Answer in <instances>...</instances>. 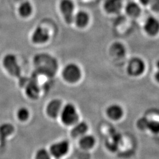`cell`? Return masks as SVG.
I'll list each match as a JSON object with an SVG mask.
<instances>
[{"mask_svg":"<svg viewBox=\"0 0 159 159\" xmlns=\"http://www.w3.org/2000/svg\"><path fill=\"white\" fill-rule=\"evenodd\" d=\"M3 65L12 76L21 77V68L17 63V58L12 54H8L3 58Z\"/></svg>","mask_w":159,"mask_h":159,"instance_id":"cell-1","label":"cell"},{"mask_svg":"<svg viewBox=\"0 0 159 159\" xmlns=\"http://www.w3.org/2000/svg\"><path fill=\"white\" fill-rule=\"evenodd\" d=\"M123 6L122 0H106L104 2V10L110 14L118 13Z\"/></svg>","mask_w":159,"mask_h":159,"instance_id":"cell-9","label":"cell"},{"mask_svg":"<svg viewBox=\"0 0 159 159\" xmlns=\"http://www.w3.org/2000/svg\"><path fill=\"white\" fill-rule=\"evenodd\" d=\"M61 102L58 100H53L47 106V112L51 117H56L60 113Z\"/></svg>","mask_w":159,"mask_h":159,"instance_id":"cell-12","label":"cell"},{"mask_svg":"<svg viewBox=\"0 0 159 159\" xmlns=\"http://www.w3.org/2000/svg\"><path fill=\"white\" fill-rule=\"evenodd\" d=\"M140 2L143 6H147L149 5L151 2V0H139Z\"/></svg>","mask_w":159,"mask_h":159,"instance_id":"cell-26","label":"cell"},{"mask_svg":"<svg viewBox=\"0 0 159 159\" xmlns=\"http://www.w3.org/2000/svg\"><path fill=\"white\" fill-rule=\"evenodd\" d=\"M147 130L150 131L152 133L157 134L159 133V121L157 120H148Z\"/></svg>","mask_w":159,"mask_h":159,"instance_id":"cell-20","label":"cell"},{"mask_svg":"<svg viewBox=\"0 0 159 159\" xmlns=\"http://www.w3.org/2000/svg\"><path fill=\"white\" fill-rule=\"evenodd\" d=\"M68 143L66 141L56 143L51 146L50 153L54 157L56 158H60L68 152Z\"/></svg>","mask_w":159,"mask_h":159,"instance_id":"cell-7","label":"cell"},{"mask_svg":"<svg viewBox=\"0 0 159 159\" xmlns=\"http://www.w3.org/2000/svg\"><path fill=\"white\" fill-rule=\"evenodd\" d=\"M49 34L46 29L41 27H37L34 30L31 39L35 44H44L49 40Z\"/></svg>","mask_w":159,"mask_h":159,"instance_id":"cell-8","label":"cell"},{"mask_svg":"<svg viewBox=\"0 0 159 159\" xmlns=\"http://www.w3.org/2000/svg\"><path fill=\"white\" fill-rule=\"evenodd\" d=\"M95 143L94 138L90 135H86L83 136L80 140V144L81 148L85 149L92 148Z\"/></svg>","mask_w":159,"mask_h":159,"instance_id":"cell-17","label":"cell"},{"mask_svg":"<svg viewBox=\"0 0 159 159\" xmlns=\"http://www.w3.org/2000/svg\"><path fill=\"white\" fill-rule=\"evenodd\" d=\"M61 117L64 124L71 125L77 121L79 116L74 106L68 104L63 108L61 112Z\"/></svg>","mask_w":159,"mask_h":159,"instance_id":"cell-2","label":"cell"},{"mask_svg":"<svg viewBox=\"0 0 159 159\" xmlns=\"http://www.w3.org/2000/svg\"><path fill=\"white\" fill-rule=\"evenodd\" d=\"M148 121V120L145 117H142L140 119L137 121V123L138 127L142 130H147Z\"/></svg>","mask_w":159,"mask_h":159,"instance_id":"cell-23","label":"cell"},{"mask_svg":"<svg viewBox=\"0 0 159 159\" xmlns=\"http://www.w3.org/2000/svg\"><path fill=\"white\" fill-rule=\"evenodd\" d=\"M17 116L18 119L21 121H25L29 118V110L26 108H20L17 112Z\"/></svg>","mask_w":159,"mask_h":159,"instance_id":"cell-22","label":"cell"},{"mask_svg":"<svg viewBox=\"0 0 159 159\" xmlns=\"http://www.w3.org/2000/svg\"><path fill=\"white\" fill-rule=\"evenodd\" d=\"M63 77L67 81L74 83L79 80L81 77V71L79 66L73 63L69 64L64 68Z\"/></svg>","mask_w":159,"mask_h":159,"instance_id":"cell-5","label":"cell"},{"mask_svg":"<svg viewBox=\"0 0 159 159\" xmlns=\"http://www.w3.org/2000/svg\"><path fill=\"white\" fill-rule=\"evenodd\" d=\"M125 12L130 17H139L142 12L141 7L135 2H130L125 7Z\"/></svg>","mask_w":159,"mask_h":159,"instance_id":"cell-13","label":"cell"},{"mask_svg":"<svg viewBox=\"0 0 159 159\" xmlns=\"http://www.w3.org/2000/svg\"><path fill=\"white\" fill-rule=\"evenodd\" d=\"M107 114L111 119L117 120L121 118L123 115V110L118 104H112L108 107Z\"/></svg>","mask_w":159,"mask_h":159,"instance_id":"cell-11","label":"cell"},{"mask_svg":"<svg viewBox=\"0 0 159 159\" xmlns=\"http://www.w3.org/2000/svg\"><path fill=\"white\" fill-rule=\"evenodd\" d=\"M148 6L151 7L152 10L155 12H159V0H151Z\"/></svg>","mask_w":159,"mask_h":159,"instance_id":"cell-24","label":"cell"},{"mask_svg":"<svg viewBox=\"0 0 159 159\" xmlns=\"http://www.w3.org/2000/svg\"><path fill=\"white\" fill-rule=\"evenodd\" d=\"M33 8L29 1H24L20 4L18 8L19 14L24 18L28 17L32 14Z\"/></svg>","mask_w":159,"mask_h":159,"instance_id":"cell-14","label":"cell"},{"mask_svg":"<svg viewBox=\"0 0 159 159\" xmlns=\"http://www.w3.org/2000/svg\"><path fill=\"white\" fill-rule=\"evenodd\" d=\"M27 94L31 98H35L38 96L39 93V89L38 85L35 81H31L29 83L26 88Z\"/></svg>","mask_w":159,"mask_h":159,"instance_id":"cell-18","label":"cell"},{"mask_svg":"<svg viewBox=\"0 0 159 159\" xmlns=\"http://www.w3.org/2000/svg\"><path fill=\"white\" fill-rule=\"evenodd\" d=\"M146 68L144 61L139 57L133 58L127 66V72L131 76L137 77L142 74Z\"/></svg>","mask_w":159,"mask_h":159,"instance_id":"cell-3","label":"cell"},{"mask_svg":"<svg viewBox=\"0 0 159 159\" xmlns=\"http://www.w3.org/2000/svg\"><path fill=\"white\" fill-rule=\"evenodd\" d=\"M90 20L89 14L84 11H80L74 16V21L77 27L83 28L87 25Z\"/></svg>","mask_w":159,"mask_h":159,"instance_id":"cell-10","label":"cell"},{"mask_svg":"<svg viewBox=\"0 0 159 159\" xmlns=\"http://www.w3.org/2000/svg\"><path fill=\"white\" fill-rule=\"evenodd\" d=\"M35 159H51V156L46 149L42 148L37 152Z\"/></svg>","mask_w":159,"mask_h":159,"instance_id":"cell-21","label":"cell"},{"mask_svg":"<svg viewBox=\"0 0 159 159\" xmlns=\"http://www.w3.org/2000/svg\"><path fill=\"white\" fill-rule=\"evenodd\" d=\"M144 30L149 36L157 35L159 33V20L153 16L148 17L144 24Z\"/></svg>","mask_w":159,"mask_h":159,"instance_id":"cell-6","label":"cell"},{"mask_svg":"<svg viewBox=\"0 0 159 159\" xmlns=\"http://www.w3.org/2000/svg\"><path fill=\"white\" fill-rule=\"evenodd\" d=\"M110 51L115 57H121L125 54V48L122 44L118 42L114 43L111 47Z\"/></svg>","mask_w":159,"mask_h":159,"instance_id":"cell-16","label":"cell"},{"mask_svg":"<svg viewBox=\"0 0 159 159\" xmlns=\"http://www.w3.org/2000/svg\"><path fill=\"white\" fill-rule=\"evenodd\" d=\"M88 126L87 124L84 122H81L77 123L75 125L74 128L71 130V134L74 137L82 136L85 134L87 131Z\"/></svg>","mask_w":159,"mask_h":159,"instance_id":"cell-15","label":"cell"},{"mask_svg":"<svg viewBox=\"0 0 159 159\" xmlns=\"http://www.w3.org/2000/svg\"><path fill=\"white\" fill-rule=\"evenodd\" d=\"M14 131V127L8 123L4 124L0 127V137L1 140L5 139V138L11 134Z\"/></svg>","mask_w":159,"mask_h":159,"instance_id":"cell-19","label":"cell"},{"mask_svg":"<svg viewBox=\"0 0 159 159\" xmlns=\"http://www.w3.org/2000/svg\"><path fill=\"white\" fill-rule=\"evenodd\" d=\"M60 11L66 22L70 24L74 20V4L71 0H61L60 4Z\"/></svg>","mask_w":159,"mask_h":159,"instance_id":"cell-4","label":"cell"},{"mask_svg":"<svg viewBox=\"0 0 159 159\" xmlns=\"http://www.w3.org/2000/svg\"><path fill=\"white\" fill-rule=\"evenodd\" d=\"M156 68H157V71L154 75V78L156 81L159 83V60L156 63Z\"/></svg>","mask_w":159,"mask_h":159,"instance_id":"cell-25","label":"cell"}]
</instances>
